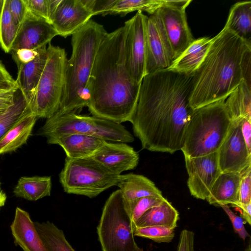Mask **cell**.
<instances>
[{
  "instance_id": "6da1fadb",
  "label": "cell",
  "mask_w": 251,
  "mask_h": 251,
  "mask_svg": "<svg viewBox=\"0 0 251 251\" xmlns=\"http://www.w3.org/2000/svg\"><path fill=\"white\" fill-rule=\"evenodd\" d=\"M193 75L166 69L144 77L130 122L143 149L170 154L181 150L193 111Z\"/></svg>"
},
{
  "instance_id": "7a4b0ae2",
  "label": "cell",
  "mask_w": 251,
  "mask_h": 251,
  "mask_svg": "<svg viewBox=\"0 0 251 251\" xmlns=\"http://www.w3.org/2000/svg\"><path fill=\"white\" fill-rule=\"evenodd\" d=\"M126 25L103 37L87 84V106L93 116L115 123L130 122L141 83L133 80L126 66Z\"/></svg>"
},
{
  "instance_id": "3957f363",
  "label": "cell",
  "mask_w": 251,
  "mask_h": 251,
  "mask_svg": "<svg viewBox=\"0 0 251 251\" xmlns=\"http://www.w3.org/2000/svg\"><path fill=\"white\" fill-rule=\"evenodd\" d=\"M251 44L227 26L215 37L195 72L189 103L193 109L225 100L243 80L242 61Z\"/></svg>"
},
{
  "instance_id": "277c9868",
  "label": "cell",
  "mask_w": 251,
  "mask_h": 251,
  "mask_svg": "<svg viewBox=\"0 0 251 251\" xmlns=\"http://www.w3.org/2000/svg\"><path fill=\"white\" fill-rule=\"evenodd\" d=\"M107 33L103 25L90 20L72 35V52L67 61L65 83L56 113L77 114L87 106V84L100 45Z\"/></svg>"
},
{
  "instance_id": "5b68a950",
  "label": "cell",
  "mask_w": 251,
  "mask_h": 251,
  "mask_svg": "<svg viewBox=\"0 0 251 251\" xmlns=\"http://www.w3.org/2000/svg\"><path fill=\"white\" fill-rule=\"evenodd\" d=\"M231 123L225 100L193 109L185 129L181 149L184 156L193 158L217 152Z\"/></svg>"
},
{
  "instance_id": "8992f818",
  "label": "cell",
  "mask_w": 251,
  "mask_h": 251,
  "mask_svg": "<svg viewBox=\"0 0 251 251\" xmlns=\"http://www.w3.org/2000/svg\"><path fill=\"white\" fill-rule=\"evenodd\" d=\"M39 132L40 135L47 138V143L58 137L69 134L92 135L113 142L127 143L134 141L132 134L121 124L94 116H84L74 113H55L47 119Z\"/></svg>"
},
{
  "instance_id": "52a82bcc",
  "label": "cell",
  "mask_w": 251,
  "mask_h": 251,
  "mask_svg": "<svg viewBox=\"0 0 251 251\" xmlns=\"http://www.w3.org/2000/svg\"><path fill=\"white\" fill-rule=\"evenodd\" d=\"M97 232L102 251H143L135 242L130 215L119 189L106 201Z\"/></svg>"
},
{
  "instance_id": "ba28073f",
  "label": "cell",
  "mask_w": 251,
  "mask_h": 251,
  "mask_svg": "<svg viewBox=\"0 0 251 251\" xmlns=\"http://www.w3.org/2000/svg\"><path fill=\"white\" fill-rule=\"evenodd\" d=\"M47 52L45 68L28 103L31 112L37 118L48 119L57 112L65 83L68 59L65 49L50 43Z\"/></svg>"
},
{
  "instance_id": "9c48e42d",
  "label": "cell",
  "mask_w": 251,
  "mask_h": 251,
  "mask_svg": "<svg viewBox=\"0 0 251 251\" xmlns=\"http://www.w3.org/2000/svg\"><path fill=\"white\" fill-rule=\"evenodd\" d=\"M119 176L109 172L91 156L66 157L59 177L66 193L94 198L117 185Z\"/></svg>"
},
{
  "instance_id": "30bf717a",
  "label": "cell",
  "mask_w": 251,
  "mask_h": 251,
  "mask_svg": "<svg viewBox=\"0 0 251 251\" xmlns=\"http://www.w3.org/2000/svg\"><path fill=\"white\" fill-rule=\"evenodd\" d=\"M185 10L184 8L165 5L151 14L174 60L195 40L187 23Z\"/></svg>"
},
{
  "instance_id": "8fae6325",
  "label": "cell",
  "mask_w": 251,
  "mask_h": 251,
  "mask_svg": "<svg viewBox=\"0 0 251 251\" xmlns=\"http://www.w3.org/2000/svg\"><path fill=\"white\" fill-rule=\"evenodd\" d=\"M148 16L142 11L125 23L126 32L125 41L126 66L131 78L141 83L146 75V24Z\"/></svg>"
},
{
  "instance_id": "7c38bea8",
  "label": "cell",
  "mask_w": 251,
  "mask_h": 251,
  "mask_svg": "<svg viewBox=\"0 0 251 251\" xmlns=\"http://www.w3.org/2000/svg\"><path fill=\"white\" fill-rule=\"evenodd\" d=\"M240 121H232L217 153L221 173H234L242 176L251 171V154L241 133Z\"/></svg>"
},
{
  "instance_id": "4fadbf2b",
  "label": "cell",
  "mask_w": 251,
  "mask_h": 251,
  "mask_svg": "<svg viewBox=\"0 0 251 251\" xmlns=\"http://www.w3.org/2000/svg\"><path fill=\"white\" fill-rule=\"evenodd\" d=\"M184 159L191 195L196 199L206 200L221 173L217 151L193 158L184 156Z\"/></svg>"
},
{
  "instance_id": "5bb4252c",
  "label": "cell",
  "mask_w": 251,
  "mask_h": 251,
  "mask_svg": "<svg viewBox=\"0 0 251 251\" xmlns=\"http://www.w3.org/2000/svg\"><path fill=\"white\" fill-rule=\"evenodd\" d=\"M58 33L52 25L30 11L20 25L11 51L20 49L37 50L46 46Z\"/></svg>"
},
{
  "instance_id": "9a60e30c",
  "label": "cell",
  "mask_w": 251,
  "mask_h": 251,
  "mask_svg": "<svg viewBox=\"0 0 251 251\" xmlns=\"http://www.w3.org/2000/svg\"><path fill=\"white\" fill-rule=\"evenodd\" d=\"M91 156L118 176L124 171L135 169L139 161L138 152L130 146L122 142L105 141Z\"/></svg>"
},
{
  "instance_id": "2e32d148",
  "label": "cell",
  "mask_w": 251,
  "mask_h": 251,
  "mask_svg": "<svg viewBox=\"0 0 251 251\" xmlns=\"http://www.w3.org/2000/svg\"><path fill=\"white\" fill-rule=\"evenodd\" d=\"M174 61L154 17L151 15L146 24V75L168 69Z\"/></svg>"
},
{
  "instance_id": "e0dca14e",
  "label": "cell",
  "mask_w": 251,
  "mask_h": 251,
  "mask_svg": "<svg viewBox=\"0 0 251 251\" xmlns=\"http://www.w3.org/2000/svg\"><path fill=\"white\" fill-rule=\"evenodd\" d=\"M92 16L82 0H61L51 23L58 35L66 38L79 30Z\"/></svg>"
},
{
  "instance_id": "ac0fdd59",
  "label": "cell",
  "mask_w": 251,
  "mask_h": 251,
  "mask_svg": "<svg viewBox=\"0 0 251 251\" xmlns=\"http://www.w3.org/2000/svg\"><path fill=\"white\" fill-rule=\"evenodd\" d=\"M10 229L14 242L24 251H48L29 213L17 207Z\"/></svg>"
},
{
  "instance_id": "d6986e66",
  "label": "cell",
  "mask_w": 251,
  "mask_h": 251,
  "mask_svg": "<svg viewBox=\"0 0 251 251\" xmlns=\"http://www.w3.org/2000/svg\"><path fill=\"white\" fill-rule=\"evenodd\" d=\"M47 57V48L45 46L39 49L38 54L33 60L17 65L18 75L16 83L28 104L34 95Z\"/></svg>"
},
{
  "instance_id": "ffe728a7",
  "label": "cell",
  "mask_w": 251,
  "mask_h": 251,
  "mask_svg": "<svg viewBox=\"0 0 251 251\" xmlns=\"http://www.w3.org/2000/svg\"><path fill=\"white\" fill-rule=\"evenodd\" d=\"M105 141L92 135L69 134L54 138L48 143L59 145L67 157L79 158L91 156Z\"/></svg>"
},
{
  "instance_id": "44dd1931",
  "label": "cell",
  "mask_w": 251,
  "mask_h": 251,
  "mask_svg": "<svg viewBox=\"0 0 251 251\" xmlns=\"http://www.w3.org/2000/svg\"><path fill=\"white\" fill-rule=\"evenodd\" d=\"M241 176L234 173H221L215 181L206 201L211 205L233 206L239 202Z\"/></svg>"
},
{
  "instance_id": "7402d4cb",
  "label": "cell",
  "mask_w": 251,
  "mask_h": 251,
  "mask_svg": "<svg viewBox=\"0 0 251 251\" xmlns=\"http://www.w3.org/2000/svg\"><path fill=\"white\" fill-rule=\"evenodd\" d=\"M117 186L125 203L147 196L163 197L153 182L141 175H120Z\"/></svg>"
},
{
  "instance_id": "603a6c76",
  "label": "cell",
  "mask_w": 251,
  "mask_h": 251,
  "mask_svg": "<svg viewBox=\"0 0 251 251\" xmlns=\"http://www.w3.org/2000/svg\"><path fill=\"white\" fill-rule=\"evenodd\" d=\"M213 38L204 37L195 39L192 44L167 69L186 75H192L205 58Z\"/></svg>"
},
{
  "instance_id": "cb8c5ba5",
  "label": "cell",
  "mask_w": 251,
  "mask_h": 251,
  "mask_svg": "<svg viewBox=\"0 0 251 251\" xmlns=\"http://www.w3.org/2000/svg\"><path fill=\"white\" fill-rule=\"evenodd\" d=\"M179 213L165 199L160 204L147 211L136 222L135 227L162 226L174 229L177 226Z\"/></svg>"
},
{
  "instance_id": "d4e9b609",
  "label": "cell",
  "mask_w": 251,
  "mask_h": 251,
  "mask_svg": "<svg viewBox=\"0 0 251 251\" xmlns=\"http://www.w3.org/2000/svg\"><path fill=\"white\" fill-rule=\"evenodd\" d=\"M37 119L31 112L21 118L0 140V154L15 151L25 144Z\"/></svg>"
},
{
  "instance_id": "484cf974",
  "label": "cell",
  "mask_w": 251,
  "mask_h": 251,
  "mask_svg": "<svg viewBox=\"0 0 251 251\" xmlns=\"http://www.w3.org/2000/svg\"><path fill=\"white\" fill-rule=\"evenodd\" d=\"M232 121L246 118L251 120V87L242 80L225 100Z\"/></svg>"
},
{
  "instance_id": "4316f807",
  "label": "cell",
  "mask_w": 251,
  "mask_h": 251,
  "mask_svg": "<svg viewBox=\"0 0 251 251\" xmlns=\"http://www.w3.org/2000/svg\"><path fill=\"white\" fill-rule=\"evenodd\" d=\"M225 25L251 44V1H240L232 5Z\"/></svg>"
},
{
  "instance_id": "83f0119b",
  "label": "cell",
  "mask_w": 251,
  "mask_h": 251,
  "mask_svg": "<svg viewBox=\"0 0 251 251\" xmlns=\"http://www.w3.org/2000/svg\"><path fill=\"white\" fill-rule=\"evenodd\" d=\"M51 189L50 176H23L19 179L13 193L17 197L36 201L50 196Z\"/></svg>"
},
{
  "instance_id": "f1b7e54d",
  "label": "cell",
  "mask_w": 251,
  "mask_h": 251,
  "mask_svg": "<svg viewBox=\"0 0 251 251\" xmlns=\"http://www.w3.org/2000/svg\"><path fill=\"white\" fill-rule=\"evenodd\" d=\"M34 225L48 251H75L67 240L63 230L53 223L36 222Z\"/></svg>"
},
{
  "instance_id": "f546056e",
  "label": "cell",
  "mask_w": 251,
  "mask_h": 251,
  "mask_svg": "<svg viewBox=\"0 0 251 251\" xmlns=\"http://www.w3.org/2000/svg\"><path fill=\"white\" fill-rule=\"evenodd\" d=\"M30 112L28 103L18 89L14 103L0 115V140L21 118Z\"/></svg>"
},
{
  "instance_id": "4dcf8cb0",
  "label": "cell",
  "mask_w": 251,
  "mask_h": 251,
  "mask_svg": "<svg viewBox=\"0 0 251 251\" xmlns=\"http://www.w3.org/2000/svg\"><path fill=\"white\" fill-rule=\"evenodd\" d=\"M171 4L170 0H116L110 14L125 16L134 11H144L151 15L159 8Z\"/></svg>"
},
{
  "instance_id": "1f68e13d",
  "label": "cell",
  "mask_w": 251,
  "mask_h": 251,
  "mask_svg": "<svg viewBox=\"0 0 251 251\" xmlns=\"http://www.w3.org/2000/svg\"><path fill=\"white\" fill-rule=\"evenodd\" d=\"M18 29L12 18L8 0H4L0 13V47L5 52L11 51Z\"/></svg>"
},
{
  "instance_id": "d6a6232c",
  "label": "cell",
  "mask_w": 251,
  "mask_h": 251,
  "mask_svg": "<svg viewBox=\"0 0 251 251\" xmlns=\"http://www.w3.org/2000/svg\"><path fill=\"white\" fill-rule=\"evenodd\" d=\"M166 199L163 197L147 196L125 203L133 227L138 220L148 210L160 204Z\"/></svg>"
},
{
  "instance_id": "836d02e7",
  "label": "cell",
  "mask_w": 251,
  "mask_h": 251,
  "mask_svg": "<svg viewBox=\"0 0 251 251\" xmlns=\"http://www.w3.org/2000/svg\"><path fill=\"white\" fill-rule=\"evenodd\" d=\"M134 236L151 239L155 242L169 243L175 236L174 229L162 226L135 227L133 228Z\"/></svg>"
},
{
  "instance_id": "e575fe53",
  "label": "cell",
  "mask_w": 251,
  "mask_h": 251,
  "mask_svg": "<svg viewBox=\"0 0 251 251\" xmlns=\"http://www.w3.org/2000/svg\"><path fill=\"white\" fill-rule=\"evenodd\" d=\"M93 16L110 14V10L116 0H82Z\"/></svg>"
},
{
  "instance_id": "d590c367",
  "label": "cell",
  "mask_w": 251,
  "mask_h": 251,
  "mask_svg": "<svg viewBox=\"0 0 251 251\" xmlns=\"http://www.w3.org/2000/svg\"><path fill=\"white\" fill-rule=\"evenodd\" d=\"M9 8L13 21L19 27L23 23L27 9L24 0H8Z\"/></svg>"
},
{
  "instance_id": "8d00e7d4",
  "label": "cell",
  "mask_w": 251,
  "mask_h": 251,
  "mask_svg": "<svg viewBox=\"0 0 251 251\" xmlns=\"http://www.w3.org/2000/svg\"><path fill=\"white\" fill-rule=\"evenodd\" d=\"M24 1L28 11L50 23L48 13L49 0H24Z\"/></svg>"
},
{
  "instance_id": "74e56055",
  "label": "cell",
  "mask_w": 251,
  "mask_h": 251,
  "mask_svg": "<svg viewBox=\"0 0 251 251\" xmlns=\"http://www.w3.org/2000/svg\"><path fill=\"white\" fill-rule=\"evenodd\" d=\"M221 207L225 211L230 219L234 231L237 233L243 240H245L246 237L250 236L245 228L243 219L240 216L236 215L227 205H224Z\"/></svg>"
},
{
  "instance_id": "f35d334b",
  "label": "cell",
  "mask_w": 251,
  "mask_h": 251,
  "mask_svg": "<svg viewBox=\"0 0 251 251\" xmlns=\"http://www.w3.org/2000/svg\"><path fill=\"white\" fill-rule=\"evenodd\" d=\"M239 202L244 204L251 202V171L241 176L239 188Z\"/></svg>"
},
{
  "instance_id": "ab89813d",
  "label": "cell",
  "mask_w": 251,
  "mask_h": 251,
  "mask_svg": "<svg viewBox=\"0 0 251 251\" xmlns=\"http://www.w3.org/2000/svg\"><path fill=\"white\" fill-rule=\"evenodd\" d=\"M39 50L20 49L12 51V58L17 65L27 63L33 60L38 54Z\"/></svg>"
},
{
  "instance_id": "60d3db41",
  "label": "cell",
  "mask_w": 251,
  "mask_h": 251,
  "mask_svg": "<svg viewBox=\"0 0 251 251\" xmlns=\"http://www.w3.org/2000/svg\"><path fill=\"white\" fill-rule=\"evenodd\" d=\"M176 251H194V233L187 229L181 231Z\"/></svg>"
},
{
  "instance_id": "b9f144b4",
  "label": "cell",
  "mask_w": 251,
  "mask_h": 251,
  "mask_svg": "<svg viewBox=\"0 0 251 251\" xmlns=\"http://www.w3.org/2000/svg\"><path fill=\"white\" fill-rule=\"evenodd\" d=\"M18 87L0 91V115L3 114L14 102Z\"/></svg>"
},
{
  "instance_id": "7bdbcfd3",
  "label": "cell",
  "mask_w": 251,
  "mask_h": 251,
  "mask_svg": "<svg viewBox=\"0 0 251 251\" xmlns=\"http://www.w3.org/2000/svg\"><path fill=\"white\" fill-rule=\"evenodd\" d=\"M14 80L0 60V91L17 87Z\"/></svg>"
},
{
  "instance_id": "ee69618b",
  "label": "cell",
  "mask_w": 251,
  "mask_h": 251,
  "mask_svg": "<svg viewBox=\"0 0 251 251\" xmlns=\"http://www.w3.org/2000/svg\"><path fill=\"white\" fill-rule=\"evenodd\" d=\"M251 49L245 52L242 61V70L244 80L249 86L251 87Z\"/></svg>"
},
{
  "instance_id": "f6af8a7d",
  "label": "cell",
  "mask_w": 251,
  "mask_h": 251,
  "mask_svg": "<svg viewBox=\"0 0 251 251\" xmlns=\"http://www.w3.org/2000/svg\"><path fill=\"white\" fill-rule=\"evenodd\" d=\"M241 131L249 153L251 154V120L243 118L240 121Z\"/></svg>"
},
{
  "instance_id": "bcb514c9",
  "label": "cell",
  "mask_w": 251,
  "mask_h": 251,
  "mask_svg": "<svg viewBox=\"0 0 251 251\" xmlns=\"http://www.w3.org/2000/svg\"><path fill=\"white\" fill-rule=\"evenodd\" d=\"M232 207L237 208L241 214V217L250 225L251 224V202L244 204L238 202Z\"/></svg>"
},
{
  "instance_id": "7dc6e473",
  "label": "cell",
  "mask_w": 251,
  "mask_h": 251,
  "mask_svg": "<svg viewBox=\"0 0 251 251\" xmlns=\"http://www.w3.org/2000/svg\"><path fill=\"white\" fill-rule=\"evenodd\" d=\"M61 0H49V18L51 23L52 18Z\"/></svg>"
},
{
  "instance_id": "c3c4849f",
  "label": "cell",
  "mask_w": 251,
  "mask_h": 251,
  "mask_svg": "<svg viewBox=\"0 0 251 251\" xmlns=\"http://www.w3.org/2000/svg\"><path fill=\"white\" fill-rule=\"evenodd\" d=\"M6 200V195L5 193L2 191L0 192V208L4 205Z\"/></svg>"
},
{
  "instance_id": "681fc988",
  "label": "cell",
  "mask_w": 251,
  "mask_h": 251,
  "mask_svg": "<svg viewBox=\"0 0 251 251\" xmlns=\"http://www.w3.org/2000/svg\"><path fill=\"white\" fill-rule=\"evenodd\" d=\"M2 190L1 189V183L0 182V192H1Z\"/></svg>"
},
{
  "instance_id": "f907efd6",
  "label": "cell",
  "mask_w": 251,
  "mask_h": 251,
  "mask_svg": "<svg viewBox=\"0 0 251 251\" xmlns=\"http://www.w3.org/2000/svg\"></svg>"
}]
</instances>
